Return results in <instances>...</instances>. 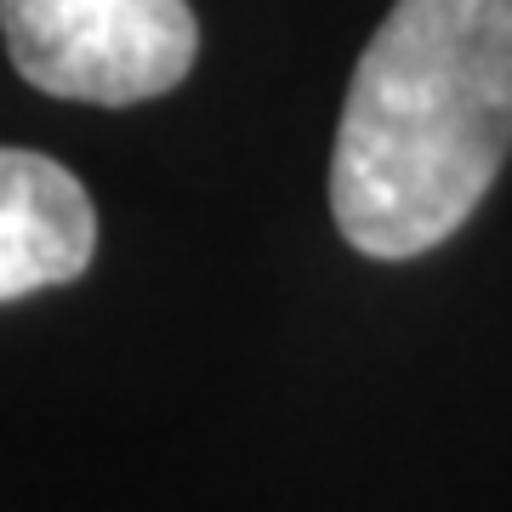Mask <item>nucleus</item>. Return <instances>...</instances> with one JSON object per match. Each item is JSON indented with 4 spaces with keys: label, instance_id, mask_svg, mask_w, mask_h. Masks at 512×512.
Returning a JSON list of instances; mask_svg holds the SVG:
<instances>
[{
    "label": "nucleus",
    "instance_id": "2",
    "mask_svg": "<svg viewBox=\"0 0 512 512\" xmlns=\"http://www.w3.org/2000/svg\"><path fill=\"white\" fill-rule=\"evenodd\" d=\"M0 35L35 92L103 109L171 92L200 52L188 0H0Z\"/></svg>",
    "mask_w": 512,
    "mask_h": 512
},
{
    "label": "nucleus",
    "instance_id": "3",
    "mask_svg": "<svg viewBox=\"0 0 512 512\" xmlns=\"http://www.w3.org/2000/svg\"><path fill=\"white\" fill-rule=\"evenodd\" d=\"M97 251L92 194L46 154L0 148V302L86 274Z\"/></svg>",
    "mask_w": 512,
    "mask_h": 512
},
{
    "label": "nucleus",
    "instance_id": "1",
    "mask_svg": "<svg viewBox=\"0 0 512 512\" xmlns=\"http://www.w3.org/2000/svg\"><path fill=\"white\" fill-rule=\"evenodd\" d=\"M512 154V0H393L359 52L330 211L353 251L404 262L444 245Z\"/></svg>",
    "mask_w": 512,
    "mask_h": 512
}]
</instances>
